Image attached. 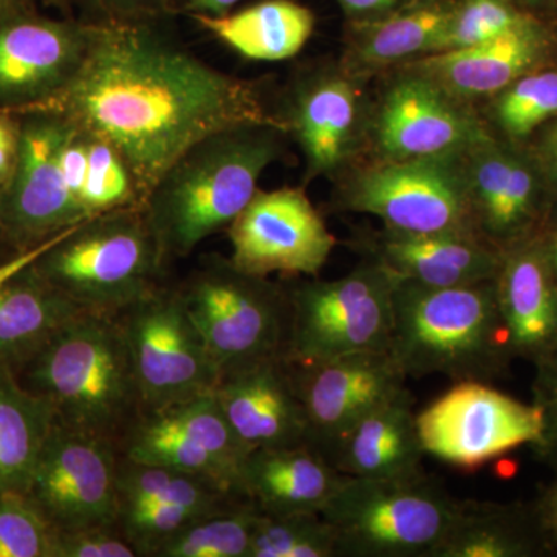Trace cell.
Returning a JSON list of instances; mask_svg holds the SVG:
<instances>
[{"mask_svg":"<svg viewBox=\"0 0 557 557\" xmlns=\"http://www.w3.org/2000/svg\"><path fill=\"white\" fill-rule=\"evenodd\" d=\"M156 22L91 24L78 72L30 109L60 113L109 143L129 168L141 207L161 175L201 138L248 123L285 129L255 84L201 61Z\"/></svg>","mask_w":557,"mask_h":557,"instance_id":"1","label":"cell"},{"mask_svg":"<svg viewBox=\"0 0 557 557\" xmlns=\"http://www.w3.org/2000/svg\"><path fill=\"white\" fill-rule=\"evenodd\" d=\"M287 137L276 124H239L201 138L172 163L143 203L168 263L228 228L284 156Z\"/></svg>","mask_w":557,"mask_h":557,"instance_id":"2","label":"cell"},{"mask_svg":"<svg viewBox=\"0 0 557 557\" xmlns=\"http://www.w3.org/2000/svg\"><path fill=\"white\" fill-rule=\"evenodd\" d=\"M16 375L49 399L57 423L119 446L143 410L116 317L83 311L70 319Z\"/></svg>","mask_w":557,"mask_h":557,"instance_id":"3","label":"cell"},{"mask_svg":"<svg viewBox=\"0 0 557 557\" xmlns=\"http://www.w3.org/2000/svg\"><path fill=\"white\" fill-rule=\"evenodd\" d=\"M391 351L408 379L487 383L511 357L494 278L458 287L397 278Z\"/></svg>","mask_w":557,"mask_h":557,"instance_id":"4","label":"cell"},{"mask_svg":"<svg viewBox=\"0 0 557 557\" xmlns=\"http://www.w3.org/2000/svg\"><path fill=\"white\" fill-rule=\"evenodd\" d=\"M33 267L89 313L119 317L161 284L168 265L143 207L113 209L50 240Z\"/></svg>","mask_w":557,"mask_h":557,"instance_id":"5","label":"cell"},{"mask_svg":"<svg viewBox=\"0 0 557 557\" xmlns=\"http://www.w3.org/2000/svg\"><path fill=\"white\" fill-rule=\"evenodd\" d=\"M460 502L426 474L410 479H351L322 509L338 555L434 557Z\"/></svg>","mask_w":557,"mask_h":557,"instance_id":"6","label":"cell"},{"mask_svg":"<svg viewBox=\"0 0 557 557\" xmlns=\"http://www.w3.org/2000/svg\"><path fill=\"white\" fill-rule=\"evenodd\" d=\"M180 292L219 379L260 359L284 357L289 329L287 288L237 269L230 258L209 256Z\"/></svg>","mask_w":557,"mask_h":557,"instance_id":"7","label":"cell"},{"mask_svg":"<svg viewBox=\"0 0 557 557\" xmlns=\"http://www.w3.org/2000/svg\"><path fill=\"white\" fill-rule=\"evenodd\" d=\"M397 277L372 260L336 281H306L288 289L284 359L310 364L369 350H391Z\"/></svg>","mask_w":557,"mask_h":557,"instance_id":"8","label":"cell"},{"mask_svg":"<svg viewBox=\"0 0 557 557\" xmlns=\"http://www.w3.org/2000/svg\"><path fill=\"white\" fill-rule=\"evenodd\" d=\"M463 153L355 164L336 180L333 205L339 211L373 215L384 228L399 233L478 234L461 166Z\"/></svg>","mask_w":557,"mask_h":557,"instance_id":"9","label":"cell"},{"mask_svg":"<svg viewBox=\"0 0 557 557\" xmlns=\"http://www.w3.org/2000/svg\"><path fill=\"white\" fill-rule=\"evenodd\" d=\"M370 102L369 161L458 156L493 138L478 106L469 104L409 69L384 73Z\"/></svg>","mask_w":557,"mask_h":557,"instance_id":"10","label":"cell"},{"mask_svg":"<svg viewBox=\"0 0 557 557\" xmlns=\"http://www.w3.org/2000/svg\"><path fill=\"white\" fill-rule=\"evenodd\" d=\"M143 410L212 392L219 372L180 287L159 285L119 317Z\"/></svg>","mask_w":557,"mask_h":557,"instance_id":"11","label":"cell"},{"mask_svg":"<svg viewBox=\"0 0 557 557\" xmlns=\"http://www.w3.org/2000/svg\"><path fill=\"white\" fill-rule=\"evenodd\" d=\"M16 115L20 153L9 183L0 189V240L24 255L87 218L62 171V150L75 124L50 110Z\"/></svg>","mask_w":557,"mask_h":557,"instance_id":"12","label":"cell"},{"mask_svg":"<svg viewBox=\"0 0 557 557\" xmlns=\"http://www.w3.org/2000/svg\"><path fill=\"white\" fill-rule=\"evenodd\" d=\"M424 453L450 467L472 469L519 446L539 445L544 417L485 381H457L417 416Z\"/></svg>","mask_w":557,"mask_h":557,"instance_id":"13","label":"cell"},{"mask_svg":"<svg viewBox=\"0 0 557 557\" xmlns=\"http://www.w3.org/2000/svg\"><path fill=\"white\" fill-rule=\"evenodd\" d=\"M120 446L54 424L25 496L53 530L116 525Z\"/></svg>","mask_w":557,"mask_h":557,"instance_id":"14","label":"cell"},{"mask_svg":"<svg viewBox=\"0 0 557 557\" xmlns=\"http://www.w3.org/2000/svg\"><path fill=\"white\" fill-rule=\"evenodd\" d=\"M366 86L368 81L339 62L310 70L292 84L277 115L306 160V183L338 178L364 156L372 102Z\"/></svg>","mask_w":557,"mask_h":557,"instance_id":"15","label":"cell"},{"mask_svg":"<svg viewBox=\"0 0 557 557\" xmlns=\"http://www.w3.org/2000/svg\"><path fill=\"white\" fill-rule=\"evenodd\" d=\"M120 453L139 463L203 475L247 497L242 469L249 454L226 423L214 392L141 410L120 443Z\"/></svg>","mask_w":557,"mask_h":557,"instance_id":"16","label":"cell"},{"mask_svg":"<svg viewBox=\"0 0 557 557\" xmlns=\"http://www.w3.org/2000/svg\"><path fill=\"white\" fill-rule=\"evenodd\" d=\"M226 233L234 265L263 277H318L336 247L306 190L289 186L258 189Z\"/></svg>","mask_w":557,"mask_h":557,"instance_id":"17","label":"cell"},{"mask_svg":"<svg viewBox=\"0 0 557 557\" xmlns=\"http://www.w3.org/2000/svg\"><path fill=\"white\" fill-rule=\"evenodd\" d=\"M475 233L505 252L539 236L547 175L520 145L493 138L461 156Z\"/></svg>","mask_w":557,"mask_h":557,"instance_id":"18","label":"cell"},{"mask_svg":"<svg viewBox=\"0 0 557 557\" xmlns=\"http://www.w3.org/2000/svg\"><path fill=\"white\" fill-rule=\"evenodd\" d=\"M287 364L306 410L310 445L324 456L370 410L408 388V376L391 350L358 351L310 364Z\"/></svg>","mask_w":557,"mask_h":557,"instance_id":"19","label":"cell"},{"mask_svg":"<svg viewBox=\"0 0 557 557\" xmlns=\"http://www.w3.org/2000/svg\"><path fill=\"white\" fill-rule=\"evenodd\" d=\"M91 24L25 11L0 22V110L36 108L73 78L86 57Z\"/></svg>","mask_w":557,"mask_h":557,"instance_id":"20","label":"cell"},{"mask_svg":"<svg viewBox=\"0 0 557 557\" xmlns=\"http://www.w3.org/2000/svg\"><path fill=\"white\" fill-rule=\"evenodd\" d=\"M555 46V27L530 14L516 27L479 46L429 54L399 67L420 73L458 100L478 106L527 73L542 69Z\"/></svg>","mask_w":557,"mask_h":557,"instance_id":"21","label":"cell"},{"mask_svg":"<svg viewBox=\"0 0 557 557\" xmlns=\"http://www.w3.org/2000/svg\"><path fill=\"white\" fill-rule=\"evenodd\" d=\"M212 392L248 454L310 445L306 410L284 357L260 359L223 373Z\"/></svg>","mask_w":557,"mask_h":557,"instance_id":"22","label":"cell"},{"mask_svg":"<svg viewBox=\"0 0 557 557\" xmlns=\"http://www.w3.org/2000/svg\"><path fill=\"white\" fill-rule=\"evenodd\" d=\"M364 259L392 276L426 287H458L496 277L502 252L471 233H399L383 228L355 237Z\"/></svg>","mask_w":557,"mask_h":557,"instance_id":"23","label":"cell"},{"mask_svg":"<svg viewBox=\"0 0 557 557\" xmlns=\"http://www.w3.org/2000/svg\"><path fill=\"white\" fill-rule=\"evenodd\" d=\"M494 288L509 354L548 357L557 347V278L542 234L502 252Z\"/></svg>","mask_w":557,"mask_h":557,"instance_id":"24","label":"cell"},{"mask_svg":"<svg viewBox=\"0 0 557 557\" xmlns=\"http://www.w3.org/2000/svg\"><path fill=\"white\" fill-rule=\"evenodd\" d=\"M457 0H412L364 22H347L339 64L369 81L434 54L448 27Z\"/></svg>","mask_w":557,"mask_h":557,"instance_id":"25","label":"cell"},{"mask_svg":"<svg viewBox=\"0 0 557 557\" xmlns=\"http://www.w3.org/2000/svg\"><path fill=\"white\" fill-rule=\"evenodd\" d=\"M347 479L313 446H289L252 450L242 490L263 515H321Z\"/></svg>","mask_w":557,"mask_h":557,"instance_id":"26","label":"cell"},{"mask_svg":"<svg viewBox=\"0 0 557 557\" xmlns=\"http://www.w3.org/2000/svg\"><path fill=\"white\" fill-rule=\"evenodd\" d=\"M409 388L357 421L333 446L330 461L351 479H410L424 474L423 445Z\"/></svg>","mask_w":557,"mask_h":557,"instance_id":"27","label":"cell"},{"mask_svg":"<svg viewBox=\"0 0 557 557\" xmlns=\"http://www.w3.org/2000/svg\"><path fill=\"white\" fill-rule=\"evenodd\" d=\"M33 260L0 277V364L9 366L14 373L65 322L84 311L51 287L35 270Z\"/></svg>","mask_w":557,"mask_h":557,"instance_id":"28","label":"cell"},{"mask_svg":"<svg viewBox=\"0 0 557 557\" xmlns=\"http://www.w3.org/2000/svg\"><path fill=\"white\" fill-rule=\"evenodd\" d=\"M190 20L240 57L276 62L296 57L314 30V14L295 0H262L236 13Z\"/></svg>","mask_w":557,"mask_h":557,"instance_id":"29","label":"cell"},{"mask_svg":"<svg viewBox=\"0 0 557 557\" xmlns=\"http://www.w3.org/2000/svg\"><path fill=\"white\" fill-rule=\"evenodd\" d=\"M54 424L49 399L22 386L16 373L0 364V493L25 494Z\"/></svg>","mask_w":557,"mask_h":557,"instance_id":"30","label":"cell"},{"mask_svg":"<svg viewBox=\"0 0 557 557\" xmlns=\"http://www.w3.org/2000/svg\"><path fill=\"white\" fill-rule=\"evenodd\" d=\"M116 487L119 511L121 508L161 504L214 515L249 500L203 475L139 463L123 456H120Z\"/></svg>","mask_w":557,"mask_h":557,"instance_id":"31","label":"cell"},{"mask_svg":"<svg viewBox=\"0 0 557 557\" xmlns=\"http://www.w3.org/2000/svg\"><path fill=\"white\" fill-rule=\"evenodd\" d=\"M534 552L536 542L518 512L497 505L460 504L434 557H523Z\"/></svg>","mask_w":557,"mask_h":557,"instance_id":"32","label":"cell"},{"mask_svg":"<svg viewBox=\"0 0 557 557\" xmlns=\"http://www.w3.org/2000/svg\"><path fill=\"white\" fill-rule=\"evenodd\" d=\"M497 138L522 145L557 119V70L537 69L486 100L480 110Z\"/></svg>","mask_w":557,"mask_h":557,"instance_id":"33","label":"cell"},{"mask_svg":"<svg viewBox=\"0 0 557 557\" xmlns=\"http://www.w3.org/2000/svg\"><path fill=\"white\" fill-rule=\"evenodd\" d=\"M262 512L251 500L194 520L171 537L156 557H248Z\"/></svg>","mask_w":557,"mask_h":557,"instance_id":"34","label":"cell"},{"mask_svg":"<svg viewBox=\"0 0 557 557\" xmlns=\"http://www.w3.org/2000/svg\"><path fill=\"white\" fill-rule=\"evenodd\" d=\"M335 531L321 515H260L248 557H338Z\"/></svg>","mask_w":557,"mask_h":557,"instance_id":"35","label":"cell"},{"mask_svg":"<svg viewBox=\"0 0 557 557\" xmlns=\"http://www.w3.org/2000/svg\"><path fill=\"white\" fill-rule=\"evenodd\" d=\"M87 137H89V168H87L86 185L81 197L87 219L113 209L141 207L137 186L120 153L104 139L89 134Z\"/></svg>","mask_w":557,"mask_h":557,"instance_id":"36","label":"cell"},{"mask_svg":"<svg viewBox=\"0 0 557 557\" xmlns=\"http://www.w3.org/2000/svg\"><path fill=\"white\" fill-rule=\"evenodd\" d=\"M530 13L511 0H457L435 53L479 46L516 27Z\"/></svg>","mask_w":557,"mask_h":557,"instance_id":"37","label":"cell"},{"mask_svg":"<svg viewBox=\"0 0 557 557\" xmlns=\"http://www.w3.org/2000/svg\"><path fill=\"white\" fill-rule=\"evenodd\" d=\"M53 528L22 493H0V557H51Z\"/></svg>","mask_w":557,"mask_h":557,"instance_id":"38","label":"cell"},{"mask_svg":"<svg viewBox=\"0 0 557 557\" xmlns=\"http://www.w3.org/2000/svg\"><path fill=\"white\" fill-rule=\"evenodd\" d=\"M51 557H138L119 525L53 530Z\"/></svg>","mask_w":557,"mask_h":557,"instance_id":"39","label":"cell"},{"mask_svg":"<svg viewBox=\"0 0 557 557\" xmlns=\"http://www.w3.org/2000/svg\"><path fill=\"white\" fill-rule=\"evenodd\" d=\"M89 24H123V22L159 21L172 13L175 0H67Z\"/></svg>","mask_w":557,"mask_h":557,"instance_id":"40","label":"cell"},{"mask_svg":"<svg viewBox=\"0 0 557 557\" xmlns=\"http://www.w3.org/2000/svg\"><path fill=\"white\" fill-rule=\"evenodd\" d=\"M537 366L536 405L544 417V434L539 446L557 456V347Z\"/></svg>","mask_w":557,"mask_h":557,"instance_id":"41","label":"cell"},{"mask_svg":"<svg viewBox=\"0 0 557 557\" xmlns=\"http://www.w3.org/2000/svg\"><path fill=\"white\" fill-rule=\"evenodd\" d=\"M21 121L16 113L0 110V189L9 183L20 153Z\"/></svg>","mask_w":557,"mask_h":557,"instance_id":"42","label":"cell"},{"mask_svg":"<svg viewBox=\"0 0 557 557\" xmlns=\"http://www.w3.org/2000/svg\"><path fill=\"white\" fill-rule=\"evenodd\" d=\"M347 22L376 20L412 0H336Z\"/></svg>","mask_w":557,"mask_h":557,"instance_id":"43","label":"cell"},{"mask_svg":"<svg viewBox=\"0 0 557 557\" xmlns=\"http://www.w3.org/2000/svg\"><path fill=\"white\" fill-rule=\"evenodd\" d=\"M545 175L557 186V119L548 123L547 131L541 141V157H539Z\"/></svg>","mask_w":557,"mask_h":557,"instance_id":"44","label":"cell"},{"mask_svg":"<svg viewBox=\"0 0 557 557\" xmlns=\"http://www.w3.org/2000/svg\"><path fill=\"white\" fill-rule=\"evenodd\" d=\"M242 0H175V7L185 11L189 16L193 14H208V16H220L230 13L234 5Z\"/></svg>","mask_w":557,"mask_h":557,"instance_id":"45","label":"cell"},{"mask_svg":"<svg viewBox=\"0 0 557 557\" xmlns=\"http://www.w3.org/2000/svg\"><path fill=\"white\" fill-rule=\"evenodd\" d=\"M515 5L533 16L549 21L557 10V0H511Z\"/></svg>","mask_w":557,"mask_h":557,"instance_id":"46","label":"cell"},{"mask_svg":"<svg viewBox=\"0 0 557 557\" xmlns=\"http://www.w3.org/2000/svg\"><path fill=\"white\" fill-rule=\"evenodd\" d=\"M32 10L35 9L28 7L24 0H0V22L10 20V17L17 16V14Z\"/></svg>","mask_w":557,"mask_h":557,"instance_id":"47","label":"cell"},{"mask_svg":"<svg viewBox=\"0 0 557 557\" xmlns=\"http://www.w3.org/2000/svg\"><path fill=\"white\" fill-rule=\"evenodd\" d=\"M545 245H547V251L549 256V262H552L553 270H555L557 278V223L555 228L548 236H544Z\"/></svg>","mask_w":557,"mask_h":557,"instance_id":"48","label":"cell"},{"mask_svg":"<svg viewBox=\"0 0 557 557\" xmlns=\"http://www.w3.org/2000/svg\"><path fill=\"white\" fill-rule=\"evenodd\" d=\"M32 9H38V5L57 7V9L69 10L67 0H24Z\"/></svg>","mask_w":557,"mask_h":557,"instance_id":"49","label":"cell"},{"mask_svg":"<svg viewBox=\"0 0 557 557\" xmlns=\"http://www.w3.org/2000/svg\"><path fill=\"white\" fill-rule=\"evenodd\" d=\"M548 22H549V24H552V25L557 24V10H556V13H555V14H553L552 20H549Z\"/></svg>","mask_w":557,"mask_h":557,"instance_id":"50","label":"cell"}]
</instances>
